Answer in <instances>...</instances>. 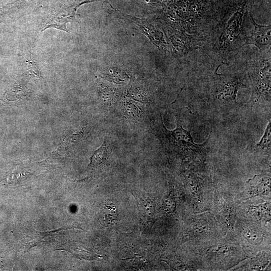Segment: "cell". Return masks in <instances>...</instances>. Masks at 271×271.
Wrapping results in <instances>:
<instances>
[{
	"mask_svg": "<svg viewBox=\"0 0 271 271\" xmlns=\"http://www.w3.org/2000/svg\"><path fill=\"white\" fill-rule=\"evenodd\" d=\"M245 237L249 240L253 241L254 242H258L261 240V236L256 233L254 231H250L247 230L245 232Z\"/></svg>",
	"mask_w": 271,
	"mask_h": 271,
	"instance_id": "cell-9",
	"label": "cell"
},
{
	"mask_svg": "<svg viewBox=\"0 0 271 271\" xmlns=\"http://www.w3.org/2000/svg\"><path fill=\"white\" fill-rule=\"evenodd\" d=\"M29 175L30 173L25 169L18 168L9 173L7 181L9 184H18L26 180Z\"/></svg>",
	"mask_w": 271,
	"mask_h": 271,
	"instance_id": "cell-5",
	"label": "cell"
},
{
	"mask_svg": "<svg viewBox=\"0 0 271 271\" xmlns=\"http://www.w3.org/2000/svg\"><path fill=\"white\" fill-rule=\"evenodd\" d=\"M270 122L268 124L265 131L263 136L262 137L261 140L259 142H258L256 145V147H260L261 149H269L270 147Z\"/></svg>",
	"mask_w": 271,
	"mask_h": 271,
	"instance_id": "cell-8",
	"label": "cell"
},
{
	"mask_svg": "<svg viewBox=\"0 0 271 271\" xmlns=\"http://www.w3.org/2000/svg\"><path fill=\"white\" fill-rule=\"evenodd\" d=\"M80 5H77L68 9L61 10V11L55 13L44 29L48 28L54 27L67 31L66 28V24L74 17L76 9Z\"/></svg>",
	"mask_w": 271,
	"mask_h": 271,
	"instance_id": "cell-3",
	"label": "cell"
},
{
	"mask_svg": "<svg viewBox=\"0 0 271 271\" xmlns=\"http://www.w3.org/2000/svg\"><path fill=\"white\" fill-rule=\"evenodd\" d=\"M107 158V151L104 141L102 145L96 150L90 158V165L91 167L98 166L103 164Z\"/></svg>",
	"mask_w": 271,
	"mask_h": 271,
	"instance_id": "cell-4",
	"label": "cell"
},
{
	"mask_svg": "<svg viewBox=\"0 0 271 271\" xmlns=\"http://www.w3.org/2000/svg\"><path fill=\"white\" fill-rule=\"evenodd\" d=\"M252 22L254 28L251 36L248 38L247 43L256 46L260 50H263L270 44V26L259 25L253 20Z\"/></svg>",
	"mask_w": 271,
	"mask_h": 271,
	"instance_id": "cell-1",
	"label": "cell"
},
{
	"mask_svg": "<svg viewBox=\"0 0 271 271\" xmlns=\"http://www.w3.org/2000/svg\"><path fill=\"white\" fill-rule=\"evenodd\" d=\"M170 133L174 142L181 147L195 152L203 149L202 145L194 142L190 132L184 129L181 125L178 124L176 129L171 131Z\"/></svg>",
	"mask_w": 271,
	"mask_h": 271,
	"instance_id": "cell-2",
	"label": "cell"
},
{
	"mask_svg": "<svg viewBox=\"0 0 271 271\" xmlns=\"http://www.w3.org/2000/svg\"><path fill=\"white\" fill-rule=\"evenodd\" d=\"M102 215L103 224L107 226L111 225L118 219V213L115 208L109 205H106V208L103 210Z\"/></svg>",
	"mask_w": 271,
	"mask_h": 271,
	"instance_id": "cell-6",
	"label": "cell"
},
{
	"mask_svg": "<svg viewBox=\"0 0 271 271\" xmlns=\"http://www.w3.org/2000/svg\"><path fill=\"white\" fill-rule=\"evenodd\" d=\"M122 105L124 113L128 118L136 119L139 117L141 111L135 104L126 101L123 103Z\"/></svg>",
	"mask_w": 271,
	"mask_h": 271,
	"instance_id": "cell-7",
	"label": "cell"
}]
</instances>
